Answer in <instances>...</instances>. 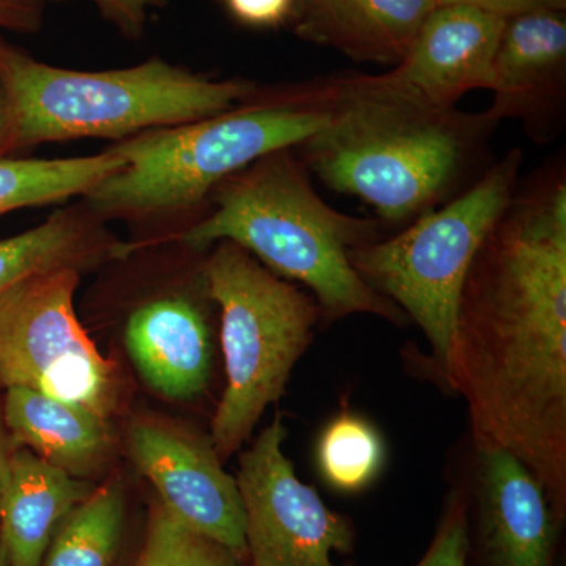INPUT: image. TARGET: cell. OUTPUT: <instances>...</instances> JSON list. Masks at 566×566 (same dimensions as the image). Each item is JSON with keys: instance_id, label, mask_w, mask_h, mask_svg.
Wrapping results in <instances>:
<instances>
[{"instance_id": "obj_1", "label": "cell", "mask_w": 566, "mask_h": 566, "mask_svg": "<svg viewBox=\"0 0 566 566\" xmlns=\"http://www.w3.org/2000/svg\"><path fill=\"white\" fill-rule=\"evenodd\" d=\"M447 386L476 450L512 453L566 509V185L510 202L476 253L458 307Z\"/></svg>"}, {"instance_id": "obj_2", "label": "cell", "mask_w": 566, "mask_h": 566, "mask_svg": "<svg viewBox=\"0 0 566 566\" xmlns=\"http://www.w3.org/2000/svg\"><path fill=\"white\" fill-rule=\"evenodd\" d=\"M329 120L300 147L319 180L359 197L385 221L419 218L463 172L497 118L436 106L382 76L326 85Z\"/></svg>"}, {"instance_id": "obj_3", "label": "cell", "mask_w": 566, "mask_h": 566, "mask_svg": "<svg viewBox=\"0 0 566 566\" xmlns=\"http://www.w3.org/2000/svg\"><path fill=\"white\" fill-rule=\"evenodd\" d=\"M293 148L263 156L222 181L199 221L178 238L196 251L230 241L286 281L311 290L322 315L403 312L354 270L349 253L375 240L374 222L334 210L316 193Z\"/></svg>"}, {"instance_id": "obj_4", "label": "cell", "mask_w": 566, "mask_h": 566, "mask_svg": "<svg viewBox=\"0 0 566 566\" xmlns=\"http://www.w3.org/2000/svg\"><path fill=\"white\" fill-rule=\"evenodd\" d=\"M327 120L324 85L139 133L111 147L123 166L82 200L106 222L164 226L192 214L199 221L222 181L270 153L300 147Z\"/></svg>"}, {"instance_id": "obj_5", "label": "cell", "mask_w": 566, "mask_h": 566, "mask_svg": "<svg viewBox=\"0 0 566 566\" xmlns=\"http://www.w3.org/2000/svg\"><path fill=\"white\" fill-rule=\"evenodd\" d=\"M255 93L252 82L211 80L159 57L120 70L61 69L36 61L0 35L7 158L52 142H120L202 120Z\"/></svg>"}, {"instance_id": "obj_6", "label": "cell", "mask_w": 566, "mask_h": 566, "mask_svg": "<svg viewBox=\"0 0 566 566\" xmlns=\"http://www.w3.org/2000/svg\"><path fill=\"white\" fill-rule=\"evenodd\" d=\"M211 248L203 275L221 312L227 386L210 439L219 458L227 460L249 441L268 406L285 394L322 312L312 294L268 270L240 245L219 241Z\"/></svg>"}, {"instance_id": "obj_7", "label": "cell", "mask_w": 566, "mask_h": 566, "mask_svg": "<svg viewBox=\"0 0 566 566\" xmlns=\"http://www.w3.org/2000/svg\"><path fill=\"white\" fill-rule=\"evenodd\" d=\"M520 164V151L509 153L441 210L424 212L390 240H374L349 253L365 283L423 331L444 379L465 279L488 234L513 200Z\"/></svg>"}, {"instance_id": "obj_8", "label": "cell", "mask_w": 566, "mask_h": 566, "mask_svg": "<svg viewBox=\"0 0 566 566\" xmlns=\"http://www.w3.org/2000/svg\"><path fill=\"white\" fill-rule=\"evenodd\" d=\"M80 282L76 268H57L0 296V390L25 387L109 420L120 401V374L77 318Z\"/></svg>"}, {"instance_id": "obj_9", "label": "cell", "mask_w": 566, "mask_h": 566, "mask_svg": "<svg viewBox=\"0 0 566 566\" xmlns=\"http://www.w3.org/2000/svg\"><path fill=\"white\" fill-rule=\"evenodd\" d=\"M285 438L277 416L240 458L248 556L253 566H338L333 554L353 549L352 523L301 482L283 453Z\"/></svg>"}, {"instance_id": "obj_10", "label": "cell", "mask_w": 566, "mask_h": 566, "mask_svg": "<svg viewBox=\"0 0 566 566\" xmlns=\"http://www.w3.org/2000/svg\"><path fill=\"white\" fill-rule=\"evenodd\" d=\"M128 447L134 464L175 520L248 556L237 479L223 471L211 439L155 420H137L129 428Z\"/></svg>"}, {"instance_id": "obj_11", "label": "cell", "mask_w": 566, "mask_h": 566, "mask_svg": "<svg viewBox=\"0 0 566 566\" xmlns=\"http://www.w3.org/2000/svg\"><path fill=\"white\" fill-rule=\"evenodd\" d=\"M505 21L475 7L438 3L403 61L385 76L436 106L453 107L476 88L491 91Z\"/></svg>"}, {"instance_id": "obj_12", "label": "cell", "mask_w": 566, "mask_h": 566, "mask_svg": "<svg viewBox=\"0 0 566 566\" xmlns=\"http://www.w3.org/2000/svg\"><path fill=\"white\" fill-rule=\"evenodd\" d=\"M476 491L488 566H553L560 517L526 465L505 450H479Z\"/></svg>"}, {"instance_id": "obj_13", "label": "cell", "mask_w": 566, "mask_h": 566, "mask_svg": "<svg viewBox=\"0 0 566 566\" xmlns=\"http://www.w3.org/2000/svg\"><path fill=\"white\" fill-rule=\"evenodd\" d=\"M125 345L142 379L163 397L191 400L210 381V324L188 294H161L137 305L126 319Z\"/></svg>"}, {"instance_id": "obj_14", "label": "cell", "mask_w": 566, "mask_h": 566, "mask_svg": "<svg viewBox=\"0 0 566 566\" xmlns=\"http://www.w3.org/2000/svg\"><path fill=\"white\" fill-rule=\"evenodd\" d=\"M438 0H300L297 35L359 62L403 61Z\"/></svg>"}, {"instance_id": "obj_15", "label": "cell", "mask_w": 566, "mask_h": 566, "mask_svg": "<svg viewBox=\"0 0 566 566\" xmlns=\"http://www.w3.org/2000/svg\"><path fill=\"white\" fill-rule=\"evenodd\" d=\"M95 490L35 455L14 449L0 491V543L7 566H40L59 526Z\"/></svg>"}, {"instance_id": "obj_16", "label": "cell", "mask_w": 566, "mask_h": 566, "mask_svg": "<svg viewBox=\"0 0 566 566\" xmlns=\"http://www.w3.org/2000/svg\"><path fill=\"white\" fill-rule=\"evenodd\" d=\"M2 411L13 450L29 449L76 479L98 474L114 453L109 420L84 406L10 387Z\"/></svg>"}, {"instance_id": "obj_17", "label": "cell", "mask_w": 566, "mask_h": 566, "mask_svg": "<svg viewBox=\"0 0 566 566\" xmlns=\"http://www.w3.org/2000/svg\"><path fill=\"white\" fill-rule=\"evenodd\" d=\"M122 244L88 205H69L28 232L0 241V296L14 283L43 271L76 268L81 273L117 256Z\"/></svg>"}, {"instance_id": "obj_18", "label": "cell", "mask_w": 566, "mask_h": 566, "mask_svg": "<svg viewBox=\"0 0 566 566\" xmlns=\"http://www.w3.org/2000/svg\"><path fill=\"white\" fill-rule=\"evenodd\" d=\"M566 57L562 11L534 9L506 18L493 65L494 118L520 109L545 91Z\"/></svg>"}, {"instance_id": "obj_19", "label": "cell", "mask_w": 566, "mask_h": 566, "mask_svg": "<svg viewBox=\"0 0 566 566\" xmlns=\"http://www.w3.org/2000/svg\"><path fill=\"white\" fill-rule=\"evenodd\" d=\"M122 166L112 148L81 158H0V218L22 208L82 199Z\"/></svg>"}, {"instance_id": "obj_20", "label": "cell", "mask_w": 566, "mask_h": 566, "mask_svg": "<svg viewBox=\"0 0 566 566\" xmlns=\"http://www.w3.org/2000/svg\"><path fill=\"white\" fill-rule=\"evenodd\" d=\"M125 490L120 479L95 486L63 520L40 566H112L125 531Z\"/></svg>"}, {"instance_id": "obj_21", "label": "cell", "mask_w": 566, "mask_h": 566, "mask_svg": "<svg viewBox=\"0 0 566 566\" xmlns=\"http://www.w3.org/2000/svg\"><path fill=\"white\" fill-rule=\"evenodd\" d=\"M319 471L331 486L359 491L381 471L385 446L378 431L356 416H340L324 430L318 444Z\"/></svg>"}, {"instance_id": "obj_22", "label": "cell", "mask_w": 566, "mask_h": 566, "mask_svg": "<svg viewBox=\"0 0 566 566\" xmlns=\"http://www.w3.org/2000/svg\"><path fill=\"white\" fill-rule=\"evenodd\" d=\"M243 557L175 520L161 502L151 505L137 566H241Z\"/></svg>"}, {"instance_id": "obj_23", "label": "cell", "mask_w": 566, "mask_h": 566, "mask_svg": "<svg viewBox=\"0 0 566 566\" xmlns=\"http://www.w3.org/2000/svg\"><path fill=\"white\" fill-rule=\"evenodd\" d=\"M469 553L468 509L463 495L453 493L427 553L416 566H465Z\"/></svg>"}, {"instance_id": "obj_24", "label": "cell", "mask_w": 566, "mask_h": 566, "mask_svg": "<svg viewBox=\"0 0 566 566\" xmlns=\"http://www.w3.org/2000/svg\"><path fill=\"white\" fill-rule=\"evenodd\" d=\"M103 20L114 25L125 39L139 40L147 31L153 11L161 10L169 0H92Z\"/></svg>"}, {"instance_id": "obj_25", "label": "cell", "mask_w": 566, "mask_h": 566, "mask_svg": "<svg viewBox=\"0 0 566 566\" xmlns=\"http://www.w3.org/2000/svg\"><path fill=\"white\" fill-rule=\"evenodd\" d=\"M230 17L253 29H274L292 22L297 0H221Z\"/></svg>"}, {"instance_id": "obj_26", "label": "cell", "mask_w": 566, "mask_h": 566, "mask_svg": "<svg viewBox=\"0 0 566 566\" xmlns=\"http://www.w3.org/2000/svg\"><path fill=\"white\" fill-rule=\"evenodd\" d=\"M48 0H0V31L39 32Z\"/></svg>"}, {"instance_id": "obj_27", "label": "cell", "mask_w": 566, "mask_h": 566, "mask_svg": "<svg viewBox=\"0 0 566 566\" xmlns=\"http://www.w3.org/2000/svg\"><path fill=\"white\" fill-rule=\"evenodd\" d=\"M439 3H461L475 9L490 11L499 17L510 18L524 11L547 9V0H438Z\"/></svg>"}, {"instance_id": "obj_28", "label": "cell", "mask_w": 566, "mask_h": 566, "mask_svg": "<svg viewBox=\"0 0 566 566\" xmlns=\"http://www.w3.org/2000/svg\"><path fill=\"white\" fill-rule=\"evenodd\" d=\"M13 453L9 430L3 420L2 403H0V491L6 485L7 474H9L10 457Z\"/></svg>"}, {"instance_id": "obj_29", "label": "cell", "mask_w": 566, "mask_h": 566, "mask_svg": "<svg viewBox=\"0 0 566 566\" xmlns=\"http://www.w3.org/2000/svg\"><path fill=\"white\" fill-rule=\"evenodd\" d=\"M0 158L6 156V111H3L2 99H0Z\"/></svg>"}, {"instance_id": "obj_30", "label": "cell", "mask_w": 566, "mask_h": 566, "mask_svg": "<svg viewBox=\"0 0 566 566\" xmlns=\"http://www.w3.org/2000/svg\"><path fill=\"white\" fill-rule=\"evenodd\" d=\"M566 7V0H547V9L564 11Z\"/></svg>"}, {"instance_id": "obj_31", "label": "cell", "mask_w": 566, "mask_h": 566, "mask_svg": "<svg viewBox=\"0 0 566 566\" xmlns=\"http://www.w3.org/2000/svg\"><path fill=\"white\" fill-rule=\"evenodd\" d=\"M0 566H7L6 553H3L2 543H0Z\"/></svg>"}, {"instance_id": "obj_32", "label": "cell", "mask_w": 566, "mask_h": 566, "mask_svg": "<svg viewBox=\"0 0 566 566\" xmlns=\"http://www.w3.org/2000/svg\"><path fill=\"white\" fill-rule=\"evenodd\" d=\"M297 3H300V0H297Z\"/></svg>"}]
</instances>
